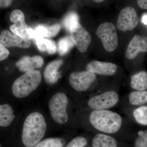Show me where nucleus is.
Instances as JSON below:
<instances>
[{
    "label": "nucleus",
    "mask_w": 147,
    "mask_h": 147,
    "mask_svg": "<svg viewBox=\"0 0 147 147\" xmlns=\"http://www.w3.org/2000/svg\"><path fill=\"white\" fill-rule=\"evenodd\" d=\"M68 100L67 96L63 92L54 95L49 102V108L52 119L56 123L63 124L67 121L68 115L67 108Z\"/></svg>",
    "instance_id": "nucleus-4"
},
{
    "label": "nucleus",
    "mask_w": 147,
    "mask_h": 147,
    "mask_svg": "<svg viewBox=\"0 0 147 147\" xmlns=\"http://www.w3.org/2000/svg\"><path fill=\"white\" fill-rule=\"evenodd\" d=\"M96 34L101 40L104 48L108 52L115 50L118 44V37L115 25L110 22L100 24Z\"/></svg>",
    "instance_id": "nucleus-5"
},
{
    "label": "nucleus",
    "mask_w": 147,
    "mask_h": 147,
    "mask_svg": "<svg viewBox=\"0 0 147 147\" xmlns=\"http://www.w3.org/2000/svg\"><path fill=\"white\" fill-rule=\"evenodd\" d=\"M119 100V95L117 93L110 91L93 96L89 100L88 105L94 110H105L114 107Z\"/></svg>",
    "instance_id": "nucleus-6"
},
{
    "label": "nucleus",
    "mask_w": 147,
    "mask_h": 147,
    "mask_svg": "<svg viewBox=\"0 0 147 147\" xmlns=\"http://www.w3.org/2000/svg\"><path fill=\"white\" fill-rule=\"evenodd\" d=\"M36 44L38 50L42 52H47L53 55L57 51V46L55 41L51 39L40 38L35 40Z\"/></svg>",
    "instance_id": "nucleus-20"
},
{
    "label": "nucleus",
    "mask_w": 147,
    "mask_h": 147,
    "mask_svg": "<svg viewBox=\"0 0 147 147\" xmlns=\"http://www.w3.org/2000/svg\"><path fill=\"white\" fill-rule=\"evenodd\" d=\"M10 20L14 24L9 27L11 31L21 37L31 40L29 36V31L32 28L25 22L24 13L19 9H15L11 13Z\"/></svg>",
    "instance_id": "nucleus-10"
},
{
    "label": "nucleus",
    "mask_w": 147,
    "mask_h": 147,
    "mask_svg": "<svg viewBox=\"0 0 147 147\" xmlns=\"http://www.w3.org/2000/svg\"><path fill=\"white\" fill-rule=\"evenodd\" d=\"M93 1L96 3H101L105 1V0H93Z\"/></svg>",
    "instance_id": "nucleus-32"
},
{
    "label": "nucleus",
    "mask_w": 147,
    "mask_h": 147,
    "mask_svg": "<svg viewBox=\"0 0 147 147\" xmlns=\"http://www.w3.org/2000/svg\"><path fill=\"white\" fill-rule=\"evenodd\" d=\"M43 63V58L40 56H25L16 63V66L20 71L26 72L40 68Z\"/></svg>",
    "instance_id": "nucleus-15"
},
{
    "label": "nucleus",
    "mask_w": 147,
    "mask_h": 147,
    "mask_svg": "<svg viewBox=\"0 0 147 147\" xmlns=\"http://www.w3.org/2000/svg\"><path fill=\"white\" fill-rule=\"evenodd\" d=\"M117 67L115 64L103 62L98 61H92L87 65V71L104 76H112L117 72Z\"/></svg>",
    "instance_id": "nucleus-14"
},
{
    "label": "nucleus",
    "mask_w": 147,
    "mask_h": 147,
    "mask_svg": "<svg viewBox=\"0 0 147 147\" xmlns=\"http://www.w3.org/2000/svg\"><path fill=\"white\" fill-rule=\"evenodd\" d=\"M13 0H0V8H7L12 4Z\"/></svg>",
    "instance_id": "nucleus-29"
},
{
    "label": "nucleus",
    "mask_w": 147,
    "mask_h": 147,
    "mask_svg": "<svg viewBox=\"0 0 147 147\" xmlns=\"http://www.w3.org/2000/svg\"><path fill=\"white\" fill-rule=\"evenodd\" d=\"M133 115L136 121L142 125H147V106H143L135 109Z\"/></svg>",
    "instance_id": "nucleus-23"
},
{
    "label": "nucleus",
    "mask_w": 147,
    "mask_h": 147,
    "mask_svg": "<svg viewBox=\"0 0 147 147\" xmlns=\"http://www.w3.org/2000/svg\"><path fill=\"white\" fill-rule=\"evenodd\" d=\"M15 117L13 109L10 105L0 104V126L6 127L9 126Z\"/></svg>",
    "instance_id": "nucleus-17"
},
{
    "label": "nucleus",
    "mask_w": 147,
    "mask_h": 147,
    "mask_svg": "<svg viewBox=\"0 0 147 147\" xmlns=\"http://www.w3.org/2000/svg\"><path fill=\"white\" fill-rule=\"evenodd\" d=\"M60 29L61 26L59 24H54L51 26L39 25L34 29L31 28L30 30L29 36L31 40H36L44 37H53L59 33Z\"/></svg>",
    "instance_id": "nucleus-13"
},
{
    "label": "nucleus",
    "mask_w": 147,
    "mask_h": 147,
    "mask_svg": "<svg viewBox=\"0 0 147 147\" xmlns=\"http://www.w3.org/2000/svg\"><path fill=\"white\" fill-rule=\"evenodd\" d=\"M42 80L40 71L34 70L26 72L13 82L12 91L15 97H27L36 89Z\"/></svg>",
    "instance_id": "nucleus-3"
},
{
    "label": "nucleus",
    "mask_w": 147,
    "mask_h": 147,
    "mask_svg": "<svg viewBox=\"0 0 147 147\" xmlns=\"http://www.w3.org/2000/svg\"><path fill=\"white\" fill-rule=\"evenodd\" d=\"M141 53H147V37L136 35L129 42L125 56L128 59H133Z\"/></svg>",
    "instance_id": "nucleus-12"
},
{
    "label": "nucleus",
    "mask_w": 147,
    "mask_h": 147,
    "mask_svg": "<svg viewBox=\"0 0 147 147\" xmlns=\"http://www.w3.org/2000/svg\"><path fill=\"white\" fill-rule=\"evenodd\" d=\"M9 55V50L0 43V61H3L7 59Z\"/></svg>",
    "instance_id": "nucleus-28"
},
{
    "label": "nucleus",
    "mask_w": 147,
    "mask_h": 147,
    "mask_svg": "<svg viewBox=\"0 0 147 147\" xmlns=\"http://www.w3.org/2000/svg\"><path fill=\"white\" fill-rule=\"evenodd\" d=\"M69 32L71 39L78 50L82 53L86 52L92 40L89 33L79 23L71 27Z\"/></svg>",
    "instance_id": "nucleus-9"
},
{
    "label": "nucleus",
    "mask_w": 147,
    "mask_h": 147,
    "mask_svg": "<svg viewBox=\"0 0 147 147\" xmlns=\"http://www.w3.org/2000/svg\"><path fill=\"white\" fill-rule=\"evenodd\" d=\"M71 36H67L61 38L58 42V52L61 56H63L68 53L74 46Z\"/></svg>",
    "instance_id": "nucleus-22"
},
{
    "label": "nucleus",
    "mask_w": 147,
    "mask_h": 147,
    "mask_svg": "<svg viewBox=\"0 0 147 147\" xmlns=\"http://www.w3.org/2000/svg\"><path fill=\"white\" fill-rule=\"evenodd\" d=\"M87 144L86 139L83 137L74 138L66 147H84Z\"/></svg>",
    "instance_id": "nucleus-27"
},
{
    "label": "nucleus",
    "mask_w": 147,
    "mask_h": 147,
    "mask_svg": "<svg viewBox=\"0 0 147 147\" xmlns=\"http://www.w3.org/2000/svg\"><path fill=\"white\" fill-rule=\"evenodd\" d=\"M130 86L137 91L146 90L147 89V72L141 71L131 77Z\"/></svg>",
    "instance_id": "nucleus-18"
},
{
    "label": "nucleus",
    "mask_w": 147,
    "mask_h": 147,
    "mask_svg": "<svg viewBox=\"0 0 147 147\" xmlns=\"http://www.w3.org/2000/svg\"><path fill=\"white\" fill-rule=\"evenodd\" d=\"M79 23V16L74 12L69 13L64 18L63 24L67 30L70 31L71 27Z\"/></svg>",
    "instance_id": "nucleus-24"
},
{
    "label": "nucleus",
    "mask_w": 147,
    "mask_h": 147,
    "mask_svg": "<svg viewBox=\"0 0 147 147\" xmlns=\"http://www.w3.org/2000/svg\"><path fill=\"white\" fill-rule=\"evenodd\" d=\"M137 4L140 8L147 9V0H137Z\"/></svg>",
    "instance_id": "nucleus-30"
},
{
    "label": "nucleus",
    "mask_w": 147,
    "mask_h": 147,
    "mask_svg": "<svg viewBox=\"0 0 147 147\" xmlns=\"http://www.w3.org/2000/svg\"><path fill=\"white\" fill-rule=\"evenodd\" d=\"M90 121L96 129L109 134L118 131L122 124V119L119 115L105 110H94L92 112Z\"/></svg>",
    "instance_id": "nucleus-2"
},
{
    "label": "nucleus",
    "mask_w": 147,
    "mask_h": 147,
    "mask_svg": "<svg viewBox=\"0 0 147 147\" xmlns=\"http://www.w3.org/2000/svg\"><path fill=\"white\" fill-rule=\"evenodd\" d=\"M139 22V16L135 9L131 7H126L120 12L117 21V27L122 31H130L137 26Z\"/></svg>",
    "instance_id": "nucleus-7"
},
{
    "label": "nucleus",
    "mask_w": 147,
    "mask_h": 147,
    "mask_svg": "<svg viewBox=\"0 0 147 147\" xmlns=\"http://www.w3.org/2000/svg\"><path fill=\"white\" fill-rule=\"evenodd\" d=\"M92 147H117L115 138L106 134H99L95 136L92 141Z\"/></svg>",
    "instance_id": "nucleus-19"
},
{
    "label": "nucleus",
    "mask_w": 147,
    "mask_h": 147,
    "mask_svg": "<svg viewBox=\"0 0 147 147\" xmlns=\"http://www.w3.org/2000/svg\"><path fill=\"white\" fill-rule=\"evenodd\" d=\"M47 124L42 114L34 112L25 120L23 126L22 140L26 147H34L44 137Z\"/></svg>",
    "instance_id": "nucleus-1"
},
{
    "label": "nucleus",
    "mask_w": 147,
    "mask_h": 147,
    "mask_svg": "<svg viewBox=\"0 0 147 147\" xmlns=\"http://www.w3.org/2000/svg\"><path fill=\"white\" fill-rule=\"evenodd\" d=\"M96 78L95 74L88 71L72 72L69 76V82L74 89L83 92L89 88Z\"/></svg>",
    "instance_id": "nucleus-8"
},
{
    "label": "nucleus",
    "mask_w": 147,
    "mask_h": 147,
    "mask_svg": "<svg viewBox=\"0 0 147 147\" xmlns=\"http://www.w3.org/2000/svg\"><path fill=\"white\" fill-rule=\"evenodd\" d=\"M61 1H63V0H61Z\"/></svg>",
    "instance_id": "nucleus-33"
},
{
    "label": "nucleus",
    "mask_w": 147,
    "mask_h": 147,
    "mask_svg": "<svg viewBox=\"0 0 147 147\" xmlns=\"http://www.w3.org/2000/svg\"><path fill=\"white\" fill-rule=\"evenodd\" d=\"M134 147H147V130L139 134L134 143Z\"/></svg>",
    "instance_id": "nucleus-26"
},
{
    "label": "nucleus",
    "mask_w": 147,
    "mask_h": 147,
    "mask_svg": "<svg viewBox=\"0 0 147 147\" xmlns=\"http://www.w3.org/2000/svg\"><path fill=\"white\" fill-rule=\"evenodd\" d=\"M131 105H142L147 103V91H136L131 92L129 96Z\"/></svg>",
    "instance_id": "nucleus-21"
},
{
    "label": "nucleus",
    "mask_w": 147,
    "mask_h": 147,
    "mask_svg": "<svg viewBox=\"0 0 147 147\" xmlns=\"http://www.w3.org/2000/svg\"><path fill=\"white\" fill-rule=\"evenodd\" d=\"M0 43L5 47H18L27 48L31 45L28 40L21 37L7 30H5L0 34Z\"/></svg>",
    "instance_id": "nucleus-11"
},
{
    "label": "nucleus",
    "mask_w": 147,
    "mask_h": 147,
    "mask_svg": "<svg viewBox=\"0 0 147 147\" xmlns=\"http://www.w3.org/2000/svg\"><path fill=\"white\" fill-rule=\"evenodd\" d=\"M142 22L143 24L147 26V14L144 15L142 17Z\"/></svg>",
    "instance_id": "nucleus-31"
},
{
    "label": "nucleus",
    "mask_w": 147,
    "mask_h": 147,
    "mask_svg": "<svg viewBox=\"0 0 147 147\" xmlns=\"http://www.w3.org/2000/svg\"><path fill=\"white\" fill-rule=\"evenodd\" d=\"M62 140L58 138H48L40 142L34 147H63Z\"/></svg>",
    "instance_id": "nucleus-25"
},
{
    "label": "nucleus",
    "mask_w": 147,
    "mask_h": 147,
    "mask_svg": "<svg viewBox=\"0 0 147 147\" xmlns=\"http://www.w3.org/2000/svg\"><path fill=\"white\" fill-rule=\"evenodd\" d=\"M63 63L61 60H57L50 63L46 67L44 72L45 82L49 84L57 83L61 75L58 71L59 68Z\"/></svg>",
    "instance_id": "nucleus-16"
}]
</instances>
